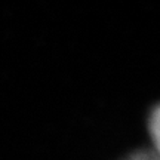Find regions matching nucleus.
Wrapping results in <instances>:
<instances>
[{"instance_id":"obj_2","label":"nucleus","mask_w":160,"mask_h":160,"mask_svg":"<svg viewBox=\"0 0 160 160\" xmlns=\"http://www.w3.org/2000/svg\"><path fill=\"white\" fill-rule=\"evenodd\" d=\"M123 160H160V157L156 154L154 151H150V150H139V151H135V153L129 154Z\"/></svg>"},{"instance_id":"obj_1","label":"nucleus","mask_w":160,"mask_h":160,"mask_svg":"<svg viewBox=\"0 0 160 160\" xmlns=\"http://www.w3.org/2000/svg\"><path fill=\"white\" fill-rule=\"evenodd\" d=\"M148 129L151 139H153V144H154V150L153 151L160 157V105H157L153 110L151 116H150Z\"/></svg>"}]
</instances>
